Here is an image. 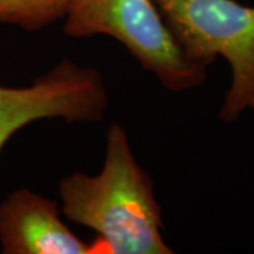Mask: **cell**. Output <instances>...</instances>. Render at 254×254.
I'll list each match as a JSON object with an SVG mask.
<instances>
[{
  "mask_svg": "<svg viewBox=\"0 0 254 254\" xmlns=\"http://www.w3.org/2000/svg\"><path fill=\"white\" fill-rule=\"evenodd\" d=\"M178 44L190 58L212 65L223 57L232 82L219 118L233 123L254 112V7L236 0H154Z\"/></svg>",
  "mask_w": 254,
  "mask_h": 254,
  "instance_id": "obj_3",
  "label": "cell"
},
{
  "mask_svg": "<svg viewBox=\"0 0 254 254\" xmlns=\"http://www.w3.org/2000/svg\"><path fill=\"white\" fill-rule=\"evenodd\" d=\"M71 0H0V26L40 31L63 20Z\"/></svg>",
  "mask_w": 254,
  "mask_h": 254,
  "instance_id": "obj_6",
  "label": "cell"
},
{
  "mask_svg": "<svg viewBox=\"0 0 254 254\" xmlns=\"http://www.w3.org/2000/svg\"><path fill=\"white\" fill-rule=\"evenodd\" d=\"M63 213L95 230L113 254H173L163 237L154 182L138 164L123 126L106 131L105 163L96 175L75 173L58 184Z\"/></svg>",
  "mask_w": 254,
  "mask_h": 254,
  "instance_id": "obj_1",
  "label": "cell"
},
{
  "mask_svg": "<svg viewBox=\"0 0 254 254\" xmlns=\"http://www.w3.org/2000/svg\"><path fill=\"white\" fill-rule=\"evenodd\" d=\"M0 249L3 254H89L60 218L54 200L28 188L11 192L0 203Z\"/></svg>",
  "mask_w": 254,
  "mask_h": 254,
  "instance_id": "obj_5",
  "label": "cell"
},
{
  "mask_svg": "<svg viewBox=\"0 0 254 254\" xmlns=\"http://www.w3.org/2000/svg\"><path fill=\"white\" fill-rule=\"evenodd\" d=\"M102 73L65 58L30 86H0V150L20 128L41 119L99 122L108 109Z\"/></svg>",
  "mask_w": 254,
  "mask_h": 254,
  "instance_id": "obj_4",
  "label": "cell"
},
{
  "mask_svg": "<svg viewBox=\"0 0 254 254\" xmlns=\"http://www.w3.org/2000/svg\"><path fill=\"white\" fill-rule=\"evenodd\" d=\"M64 33L72 38L109 36L171 92L200 86L209 65L185 54L154 0H71Z\"/></svg>",
  "mask_w": 254,
  "mask_h": 254,
  "instance_id": "obj_2",
  "label": "cell"
}]
</instances>
